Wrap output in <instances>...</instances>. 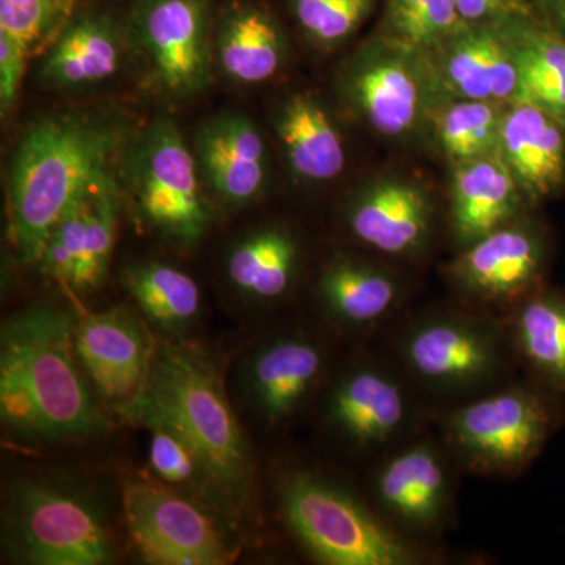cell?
I'll return each mask as SVG.
<instances>
[{"mask_svg": "<svg viewBox=\"0 0 565 565\" xmlns=\"http://www.w3.org/2000/svg\"><path fill=\"white\" fill-rule=\"evenodd\" d=\"M457 10L470 24L498 20L508 13L511 0H456Z\"/></svg>", "mask_w": 565, "mask_h": 565, "instance_id": "cell-39", "label": "cell"}, {"mask_svg": "<svg viewBox=\"0 0 565 565\" xmlns=\"http://www.w3.org/2000/svg\"><path fill=\"white\" fill-rule=\"evenodd\" d=\"M514 345L548 392L565 394V294L535 289L516 303Z\"/></svg>", "mask_w": 565, "mask_h": 565, "instance_id": "cell-26", "label": "cell"}, {"mask_svg": "<svg viewBox=\"0 0 565 565\" xmlns=\"http://www.w3.org/2000/svg\"><path fill=\"white\" fill-rule=\"evenodd\" d=\"M275 129L289 167L300 180L332 181L343 172V139L313 96L296 95L282 104L275 118Z\"/></svg>", "mask_w": 565, "mask_h": 565, "instance_id": "cell-24", "label": "cell"}, {"mask_svg": "<svg viewBox=\"0 0 565 565\" xmlns=\"http://www.w3.org/2000/svg\"><path fill=\"white\" fill-rule=\"evenodd\" d=\"M200 169L178 126L154 121L134 141L126 182L141 218L170 239L195 244L211 223Z\"/></svg>", "mask_w": 565, "mask_h": 565, "instance_id": "cell-7", "label": "cell"}, {"mask_svg": "<svg viewBox=\"0 0 565 565\" xmlns=\"http://www.w3.org/2000/svg\"><path fill=\"white\" fill-rule=\"evenodd\" d=\"M7 533L21 559L39 565H99L114 552L98 508L46 479H20L7 505Z\"/></svg>", "mask_w": 565, "mask_h": 565, "instance_id": "cell-5", "label": "cell"}, {"mask_svg": "<svg viewBox=\"0 0 565 565\" xmlns=\"http://www.w3.org/2000/svg\"><path fill=\"white\" fill-rule=\"evenodd\" d=\"M321 345L303 337H286L264 345L247 370L248 397L267 422L296 414L321 379Z\"/></svg>", "mask_w": 565, "mask_h": 565, "instance_id": "cell-21", "label": "cell"}, {"mask_svg": "<svg viewBox=\"0 0 565 565\" xmlns=\"http://www.w3.org/2000/svg\"><path fill=\"white\" fill-rule=\"evenodd\" d=\"M412 52L394 44L364 52L348 74L349 98L367 125L386 137H403L418 125L434 71L418 68Z\"/></svg>", "mask_w": 565, "mask_h": 565, "instance_id": "cell-13", "label": "cell"}, {"mask_svg": "<svg viewBox=\"0 0 565 565\" xmlns=\"http://www.w3.org/2000/svg\"><path fill=\"white\" fill-rule=\"evenodd\" d=\"M555 424V407L546 394L511 386L457 407L446 416L445 434L471 470L512 475L533 462Z\"/></svg>", "mask_w": 565, "mask_h": 565, "instance_id": "cell-6", "label": "cell"}, {"mask_svg": "<svg viewBox=\"0 0 565 565\" xmlns=\"http://www.w3.org/2000/svg\"><path fill=\"white\" fill-rule=\"evenodd\" d=\"M118 204L117 182L111 172L104 173L87 192L79 263L71 288L88 291L103 281L114 250Z\"/></svg>", "mask_w": 565, "mask_h": 565, "instance_id": "cell-31", "label": "cell"}, {"mask_svg": "<svg viewBox=\"0 0 565 565\" xmlns=\"http://www.w3.org/2000/svg\"><path fill=\"white\" fill-rule=\"evenodd\" d=\"M136 36L152 77L170 95H193L211 84L215 57L206 0H148Z\"/></svg>", "mask_w": 565, "mask_h": 565, "instance_id": "cell-10", "label": "cell"}, {"mask_svg": "<svg viewBox=\"0 0 565 565\" xmlns=\"http://www.w3.org/2000/svg\"><path fill=\"white\" fill-rule=\"evenodd\" d=\"M129 533L141 556L158 565H215L228 559L214 522L188 498L151 482L126 487Z\"/></svg>", "mask_w": 565, "mask_h": 565, "instance_id": "cell-9", "label": "cell"}, {"mask_svg": "<svg viewBox=\"0 0 565 565\" xmlns=\"http://www.w3.org/2000/svg\"><path fill=\"white\" fill-rule=\"evenodd\" d=\"M327 418L356 446L385 445L403 433L411 403L403 385L385 371L360 366L344 374L327 401Z\"/></svg>", "mask_w": 565, "mask_h": 565, "instance_id": "cell-17", "label": "cell"}, {"mask_svg": "<svg viewBox=\"0 0 565 565\" xmlns=\"http://www.w3.org/2000/svg\"><path fill=\"white\" fill-rule=\"evenodd\" d=\"M542 20L565 40V0H537Z\"/></svg>", "mask_w": 565, "mask_h": 565, "instance_id": "cell-40", "label": "cell"}, {"mask_svg": "<svg viewBox=\"0 0 565 565\" xmlns=\"http://www.w3.org/2000/svg\"><path fill=\"white\" fill-rule=\"evenodd\" d=\"M196 162L211 191L230 204L250 203L266 184V143L244 115L207 121L196 136Z\"/></svg>", "mask_w": 565, "mask_h": 565, "instance_id": "cell-18", "label": "cell"}, {"mask_svg": "<svg viewBox=\"0 0 565 565\" xmlns=\"http://www.w3.org/2000/svg\"><path fill=\"white\" fill-rule=\"evenodd\" d=\"M125 285L143 315L166 332H181L200 313L199 285L170 264H136L126 270Z\"/></svg>", "mask_w": 565, "mask_h": 565, "instance_id": "cell-29", "label": "cell"}, {"mask_svg": "<svg viewBox=\"0 0 565 565\" xmlns=\"http://www.w3.org/2000/svg\"><path fill=\"white\" fill-rule=\"evenodd\" d=\"M403 359L416 379L438 392H467L492 381L503 367L500 329L460 315L424 318L407 330Z\"/></svg>", "mask_w": 565, "mask_h": 565, "instance_id": "cell-8", "label": "cell"}, {"mask_svg": "<svg viewBox=\"0 0 565 565\" xmlns=\"http://www.w3.org/2000/svg\"><path fill=\"white\" fill-rule=\"evenodd\" d=\"M286 40L270 14L255 7L234 10L214 39L215 66L237 84H262L285 65Z\"/></svg>", "mask_w": 565, "mask_h": 565, "instance_id": "cell-25", "label": "cell"}, {"mask_svg": "<svg viewBox=\"0 0 565 565\" xmlns=\"http://www.w3.org/2000/svg\"><path fill=\"white\" fill-rule=\"evenodd\" d=\"M285 522L308 552L329 565H415L418 546L382 522L344 487L311 471L280 482Z\"/></svg>", "mask_w": 565, "mask_h": 565, "instance_id": "cell-4", "label": "cell"}, {"mask_svg": "<svg viewBox=\"0 0 565 565\" xmlns=\"http://www.w3.org/2000/svg\"><path fill=\"white\" fill-rule=\"evenodd\" d=\"M125 61L120 32L106 18L84 17L52 44L39 70L40 81L54 88H81L110 79Z\"/></svg>", "mask_w": 565, "mask_h": 565, "instance_id": "cell-23", "label": "cell"}, {"mask_svg": "<svg viewBox=\"0 0 565 565\" xmlns=\"http://www.w3.org/2000/svg\"><path fill=\"white\" fill-rule=\"evenodd\" d=\"M498 154L526 204L545 202L565 189V125L531 104H512L501 125Z\"/></svg>", "mask_w": 565, "mask_h": 565, "instance_id": "cell-16", "label": "cell"}, {"mask_svg": "<svg viewBox=\"0 0 565 565\" xmlns=\"http://www.w3.org/2000/svg\"><path fill=\"white\" fill-rule=\"evenodd\" d=\"M519 73L514 104H531L565 125V40L522 11L498 18Z\"/></svg>", "mask_w": 565, "mask_h": 565, "instance_id": "cell-22", "label": "cell"}, {"mask_svg": "<svg viewBox=\"0 0 565 565\" xmlns=\"http://www.w3.org/2000/svg\"><path fill=\"white\" fill-rule=\"evenodd\" d=\"M150 429V465L167 484H210L217 490L199 451L184 435L161 422H141ZM218 492V490H217Z\"/></svg>", "mask_w": 565, "mask_h": 565, "instance_id": "cell-33", "label": "cell"}, {"mask_svg": "<svg viewBox=\"0 0 565 565\" xmlns=\"http://www.w3.org/2000/svg\"><path fill=\"white\" fill-rule=\"evenodd\" d=\"M349 230L360 243L390 256L422 250L433 233L434 203L422 185L381 180L356 193L348 210Z\"/></svg>", "mask_w": 565, "mask_h": 565, "instance_id": "cell-15", "label": "cell"}, {"mask_svg": "<svg viewBox=\"0 0 565 565\" xmlns=\"http://www.w3.org/2000/svg\"><path fill=\"white\" fill-rule=\"evenodd\" d=\"M31 47L17 36L0 31V102L3 109L17 99Z\"/></svg>", "mask_w": 565, "mask_h": 565, "instance_id": "cell-38", "label": "cell"}, {"mask_svg": "<svg viewBox=\"0 0 565 565\" xmlns=\"http://www.w3.org/2000/svg\"><path fill=\"white\" fill-rule=\"evenodd\" d=\"M55 17V0H0V31L17 36L31 50L51 31Z\"/></svg>", "mask_w": 565, "mask_h": 565, "instance_id": "cell-36", "label": "cell"}, {"mask_svg": "<svg viewBox=\"0 0 565 565\" xmlns=\"http://www.w3.org/2000/svg\"><path fill=\"white\" fill-rule=\"evenodd\" d=\"M319 297L337 321L371 327L392 315L401 299L397 281L371 264L340 259L323 269Z\"/></svg>", "mask_w": 565, "mask_h": 565, "instance_id": "cell-27", "label": "cell"}, {"mask_svg": "<svg viewBox=\"0 0 565 565\" xmlns=\"http://www.w3.org/2000/svg\"><path fill=\"white\" fill-rule=\"evenodd\" d=\"M88 189L62 215L61 221L52 230L50 239L44 245L43 255L40 258L44 273L70 286L73 282L74 274H76L77 263H79L82 230H84L85 222V200H87Z\"/></svg>", "mask_w": 565, "mask_h": 565, "instance_id": "cell-35", "label": "cell"}, {"mask_svg": "<svg viewBox=\"0 0 565 565\" xmlns=\"http://www.w3.org/2000/svg\"><path fill=\"white\" fill-rule=\"evenodd\" d=\"M434 73L457 99L514 104L519 73L511 46L497 21L470 24L441 44Z\"/></svg>", "mask_w": 565, "mask_h": 565, "instance_id": "cell-14", "label": "cell"}, {"mask_svg": "<svg viewBox=\"0 0 565 565\" xmlns=\"http://www.w3.org/2000/svg\"><path fill=\"white\" fill-rule=\"evenodd\" d=\"M468 25L470 22L457 10L456 0L386 2V41L412 54H433Z\"/></svg>", "mask_w": 565, "mask_h": 565, "instance_id": "cell-30", "label": "cell"}, {"mask_svg": "<svg viewBox=\"0 0 565 565\" xmlns=\"http://www.w3.org/2000/svg\"><path fill=\"white\" fill-rule=\"evenodd\" d=\"M120 143V129L93 115H46L29 126L9 180L10 241L22 263H40L52 230L110 172Z\"/></svg>", "mask_w": 565, "mask_h": 565, "instance_id": "cell-1", "label": "cell"}, {"mask_svg": "<svg viewBox=\"0 0 565 565\" xmlns=\"http://www.w3.org/2000/svg\"><path fill=\"white\" fill-rule=\"evenodd\" d=\"M505 110L500 103L459 99L440 115L438 140L452 162L494 154Z\"/></svg>", "mask_w": 565, "mask_h": 565, "instance_id": "cell-32", "label": "cell"}, {"mask_svg": "<svg viewBox=\"0 0 565 565\" xmlns=\"http://www.w3.org/2000/svg\"><path fill=\"white\" fill-rule=\"evenodd\" d=\"M128 415L161 422L199 451L218 492L244 503L252 489V462L221 381L206 359L184 345L156 348L150 381Z\"/></svg>", "mask_w": 565, "mask_h": 565, "instance_id": "cell-2", "label": "cell"}, {"mask_svg": "<svg viewBox=\"0 0 565 565\" xmlns=\"http://www.w3.org/2000/svg\"><path fill=\"white\" fill-rule=\"evenodd\" d=\"M523 204L525 199L498 152L455 163L451 223L463 248L515 222Z\"/></svg>", "mask_w": 565, "mask_h": 565, "instance_id": "cell-20", "label": "cell"}, {"mask_svg": "<svg viewBox=\"0 0 565 565\" xmlns=\"http://www.w3.org/2000/svg\"><path fill=\"white\" fill-rule=\"evenodd\" d=\"M76 321L65 308L35 303L11 316L0 334V366L28 386L46 438H79L104 427L74 349Z\"/></svg>", "mask_w": 565, "mask_h": 565, "instance_id": "cell-3", "label": "cell"}, {"mask_svg": "<svg viewBox=\"0 0 565 565\" xmlns=\"http://www.w3.org/2000/svg\"><path fill=\"white\" fill-rule=\"evenodd\" d=\"M548 262V241L533 223L512 222L463 248L449 275L463 296L482 303L525 299Z\"/></svg>", "mask_w": 565, "mask_h": 565, "instance_id": "cell-12", "label": "cell"}, {"mask_svg": "<svg viewBox=\"0 0 565 565\" xmlns=\"http://www.w3.org/2000/svg\"><path fill=\"white\" fill-rule=\"evenodd\" d=\"M299 247L288 232L266 228L248 236L230 253L226 273L234 288L255 299L273 300L291 286Z\"/></svg>", "mask_w": 565, "mask_h": 565, "instance_id": "cell-28", "label": "cell"}, {"mask_svg": "<svg viewBox=\"0 0 565 565\" xmlns=\"http://www.w3.org/2000/svg\"><path fill=\"white\" fill-rule=\"evenodd\" d=\"M449 492L448 465L430 444L396 452L375 476V494L386 514L415 531L435 530L444 522Z\"/></svg>", "mask_w": 565, "mask_h": 565, "instance_id": "cell-19", "label": "cell"}, {"mask_svg": "<svg viewBox=\"0 0 565 565\" xmlns=\"http://www.w3.org/2000/svg\"><path fill=\"white\" fill-rule=\"evenodd\" d=\"M156 348L143 323L125 308L79 316L74 327L85 377L104 403L126 414L147 388Z\"/></svg>", "mask_w": 565, "mask_h": 565, "instance_id": "cell-11", "label": "cell"}, {"mask_svg": "<svg viewBox=\"0 0 565 565\" xmlns=\"http://www.w3.org/2000/svg\"><path fill=\"white\" fill-rule=\"evenodd\" d=\"M303 31L322 44L351 36L373 9L374 0H289Z\"/></svg>", "mask_w": 565, "mask_h": 565, "instance_id": "cell-34", "label": "cell"}, {"mask_svg": "<svg viewBox=\"0 0 565 565\" xmlns=\"http://www.w3.org/2000/svg\"><path fill=\"white\" fill-rule=\"evenodd\" d=\"M0 412L10 430L24 437H44L43 419L20 375L0 366Z\"/></svg>", "mask_w": 565, "mask_h": 565, "instance_id": "cell-37", "label": "cell"}]
</instances>
